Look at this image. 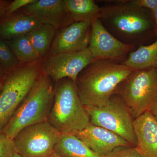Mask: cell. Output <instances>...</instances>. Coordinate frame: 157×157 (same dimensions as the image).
Returning <instances> with one entry per match:
<instances>
[{
	"instance_id": "3",
	"label": "cell",
	"mask_w": 157,
	"mask_h": 157,
	"mask_svg": "<svg viewBox=\"0 0 157 157\" xmlns=\"http://www.w3.org/2000/svg\"><path fill=\"white\" fill-rule=\"evenodd\" d=\"M53 81L43 73L2 133L13 139L25 128L47 121L54 98Z\"/></svg>"
},
{
	"instance_id": "24",
	"label": "cell",
	"mask_w": 157,
	"mask_h": 157,
	"mask_svg": "<svg viewBox=\"0 0 157 157\" xmlns=\"http://www.w3.org/2000/svg\"><path fill=\"white\" fill-rule=\"evenodd\" d=\"M36 1V0H14L12 1L8 6L4 17L9 16L18 10H21L24 7L33 4Z\"/></svg>"
},
{
	"instance_id": "18",
	"label": "cell",
	"mask_w": 157,
	"mask_h": 157,
	"mask_svg": "<svg viewBox=\"0 0 157 157\" xmlns=\"http://www.w3.org/2000/svg\"><path fill=\"white\" fill-rule=\"evenodd\" d=\"M73 21L91 24L98 18L101 8L93 0H64Z\"/></svg>"
},
{
	"instance_id": "28",
	"label": "cell",
	"mask_w": 157,
	"mask_h": 157,
	"mask_svg": "<svg viewBox=\"0 0 157 157\" xmlns=\"http://www.w3.org/2000/svg\"><path fill=\"white\" fill-rule=\"evenodd\" d=\"M150 111L157 120V101L149 109Z\"/></svg>"
},
{
	"instance_id": "11",
	"label": "cell",
	"mask_w": 157,
	"mask_h": 157,
	"mask_svg": "<svg viewBox=\"0 0 157 157\" xmlns=\"http://www.w3.org/2000/svg\"><path fill=\"white\" fill-rule=\"evenodd\" d=\"M21 11L41 24L53 26L58 31L74 22L64 0H36Z\"/></svg>"
},
{
	"instance_id": "1",
	"label": "cell",
	"mask_w": 157,
	"mask_h": 157,
	"mask_svg": "<svg viewBox=\"0 0 157 157\" xmlns=\"http://www.w3.org/2000/svg\"><path fill=\"white\" fill-rule=\"evenodd\" d=\"M133 71L122 63L93 61L76 78L77 92L82 104L95 107L106 105L118 86Z\"/></svg>"
},
{
	"instance_id": "15",
	"label": "cell",
	"mask_w": 157,
	"mask_h": 157,
	"mask_svg": "<svg viewBox=\"0 0 157 157\" xmlns=\"http://www.w3.org/2000/svg\"><path fill=\"white\" fill-rule=\"evenodd\" d=\"M40 24L19 10L0 20V36L9 41L29 33Z\"/></svg>"
},
{
	"instance_id": "17",
	"label": "cell",
	"mask_w": 157,
	"mask_h": 157,
	"mask_svg": "<svg viewBox=\"0 0 157 157\" xmlns=\"http://www.w3.org/2000/svg\"><path fill=\"white\" fill-rule=\"evenodd\" d=\"M54 153L63 157H107L93 151L72 134H62Z\"/></svg>"
},
{
	"instance_id": "5",
	"label": "cell",
	"mask_w": 157,
	"mask_h": 157,
	"mask_svg": "<svg viewBox=\"0 0 157 157\" xmlns=\"http://www.w3.org/2000/svg\"><path fill=\"white\" fill-rule=\"evenodd\" d=\"M44 59L20 63L6 73L0 91V133L43 73Z\"/></svg>"
},
{
	"instance_id": "9",
	"label": "cell",
	"mask_w": 157,
	"mask_h": 157,
	"mask_svg": "<svg viewBox=\"0 0 157 157\" xmlns=\"http://www.w3.org/2000/svg\"><path fill=\"white\" fill-rule=\"evenodd\" d=\"M93 61L88 48L48 55L44 59L43 73L55 82L68 78L76 82L80 72Z\"/></svg>"
},
{
	"instance_id": "22",
	"label": "cell",
	"mask_w": 157,
	"mask_h": 157,
	"mask_svg": "<svg viewBox=\"0 0 157 157\" xmlns=\"http://www.w3.org/2000/svg\"><path fill=\"white\" fill-rule=\"evenodd\" d=\"M16 152L13 139L0 133V157H13Z\"/></svg>"
},
{
	"instance_id": "26",
	"label": "cell",
	"mask_w": 157,
	"mask_h": 157,
	"mask_svg": "<svg viewBox=\"0 0 157 157\" xmlns=\"http://www.w3.org/2000/svg\"><path fill=\"white\" fill-rule=\"evenodd\" d=\"M12 1L0 0V20L4 16L5 12Z\"/></svg>"
},
{
	"instance_id": "27",
	"label": "cell",
	"mask_w": 157,
	"mask_h": 157,
	"mask_svg": "<svg viewBox=\"0 0 157 157\" xmlns=\"http://www.w3.org/2000/svg\"><path fill=\"white\" fill-rule=\"evenodd\" d=\"M151 12L152 16L153 19L155 23L156 33L157 36V6L153 11H151Z\"/></svg>"
},
{
	"instance_id": "21",
	"label": "cell",
	"mask_w": 157,
	"mask_h": 157,
	"mask_svg": "<svg viewBox=\"0 0 157 157\" xmlns=\"http://www.w3.org/2000/svg\"><path fill=\"white\" fill-rule=\"evenodd\" d=\"M19 63L6 41L0 36V67L7 73Z\"/></svg>"
},
{
	"instance_id": "12",
	"label": "cell",
	"mask_w": 157,
	"mask_h": 157,
	"mask_svg": "<svg viewBox=\"0 0 157 157\" xmlns=\"http://www.w3.org/2000/svg\"><path fill=\"white\" fill-rule=\"evenodd\" d=\"M91 31V24L90 23H71L58 31L48 55L86 49L89 44Z\"/></svg>"
},
{
	"instance_id": "10",
	"label": "cell",
	"mask_w": 157,
	"mask_h": 157,
	"mask_svg": "<svg viewBox=\"0 0 157 157\" xmlns=\"http://www.w3.org/2000/svg\"><path fill=\"white\" fill-rule=\"evenodd\" d=\"M88 48L94 61L107 60L122 63L136 48L119 41L97 18L91 23L90 38Z\"/></svg>"
},
{
	"instance_id": "29",
	"label": "cell",
	"mask_w": 157,
	"mask_h": 157,
	"mask_svg": "<svg viewBox=\"0 0 157 157\" xmlns=\"http://www.w3.org/2000/svg\"><path fill=\"white\" fill-rule=\"evenodd\" d=\"M6 73L0 67V81H3V79L6 76Z\"/></svg>"
},
{
	"instance_id": "25",
	"label": "cell",
	"mask_w": 157,
	"mask_h": 157,
	"mask_svg": "<svg viewBox=\"0 0 157 157\" xmlns=\"http://www.w3.org/2000/svg\"><path fill=\"white\" fill-rule=\"evenodd\" d=\"M130 6L153 11L157 6V0H132L124 1Z\"/></svg>"
},
{
	"instance_id": "7",
	"label": "cell",
	"mask_w": 157,
	"mask_h": 157,
	"mask_svg": "<svg viewBox=\"0 0 157 157\" xmlns=\"http://www.w3.org/2000/svg\"><path fill=\"white\" fill-rule=\"evenodd\" d=\"M90 123L115 133L136 147L134 119L128 107L117 95L113 94L106 105L101 107L84 106Z\"/></svg>"
},
{
	"instance_id": "19",
	"label": "cell",
	"mask_w": 157,
	"mask_h": 157,
	"mask_svg": "<svg viewBox=\"0 0 157 157\" xmlns=\"http://www.w3.org/2000/svg\"><path fill=\"white\" fill-rule=\"evenodd\" d=\"M58 31L53 26L40 24L27 34L35 50L41 58L45 59L48 55Z\"/></svg>"
},
{
	"instance_id": "23",
	"label": "cell",
	"mask_w": 157,
	"mask_h": 157,
	"mask_svg": "<svg viewBox=\"0 0 157 157\" xmlns=\"http://www.w3.org/2000/svg\"><path fill=\"white\" fill-rule=\"evenodd\" d=\"M107 157H144L136 147L132 146H121L114 148Z\"/></svg>"
},
{
	"instance_id": "31",
	"label": "cell",
	"mask_w": 157,
	"mask_h": 157,
	"mask_svg": "<svg viewBox=\"0 0 157 157\" xmlns=\"http://www.w3.org/2000/svg\"><path fill=\"white\" fill-rule=\"evenodd\" d=\"M13 157H22L20 155L18 154V153H17V152L15 153V154L13 155Z\"/></svg>"
},
{
	"instance_id": "14",
	"label": "cell",
	"mask_w": 157,
	"mask_h": 157,
	"mask_svg": "<svg viewBox=\"0 0 157 157\" xmlns=\"http://www.w3.org/2000/svg\"><path fill=\"white\" fill-rule=\"evenodd\" d=\"M136 148L144 157H157V120L149 111L134 120Z\"/></svg>"
},
{
	"instance_id": "20",
	"label": "cell",
	"mask_w": 157,
	"mask_h": 157,
	"mask_svg": "<svg viewBox=\"0 0 157 157\" xmlns=\"http://www.w3.org/2000/svg\"><path fill=\"white\" fill-rule=\"evenodd\" d=\"M20 63L35 61L41 58L37 53L27 34L6 41Z\"/></svg>"
},
{
	"instance_id": "13",
	"label": "cell",
	"mask_w": 157,
	"mask_h": 157,
	"mask_svg": "<svg viewBox=\"0 0 157 157\" xmlns=\"http://www.w3.org/2000/svg\"><path fill=\"white\" fill-rule=\"evenodd\" d=\"M72 134L93 151L104 156L117 147L132 146L121 136L90 123L85 128Z\"/></svg>"
},
{
	"instance_id": "4",
	"label": "cell",
	"mask_w": 157,
	"mask_h": 157,
	"mask_svg": "<svg viewBox=\"0 0 157 157\" xmlns=\"http://www.w3.org/2000/svg\"><path fill=\"white\" fill-rule=\"evenodd\" d=\"M56 82L48 121L62 135L85 128L90 123V117L78 96L76 82L68 78Z\"/></svg>"
},
{
	"instance_id": "30",
	"label": "cell",
	"mask_w": 157,
	"mask_h": 157,
	"mask_svg": "<svg viewBox=\"0 0 157 157\" xmlns=\"http://www.w3.org/2000/svg\"><path fill=\"white\" fill-rule=\"evenodd\" d=\"M49 157H63L60 156L59 155H57L55 153H54L53 154L51 155Z\"/></svg>"
},
{
	"instance_id": "2",
	"label": "cell",
	"mask_w": 157,
	"mask_h": 157,
	"mask_svg": "<svg viewBox=\"0 0 157 157\" xmlns=\"http://www.w3.org/2000/svg\"><path fill=\"white\" fill-rule=\"evenodd\" d=\"M117 2L101 8L98 19L120 42L135 48L143 45L144 36L155 31L152 12L148 13L151 11L130 6L124 1Z\"/></svg>"
},
{
	"instance_id": "16",
	"label": "cell",
	"mask_w": 157,
	"mask_h": 157,
	"mask_svg": "<svg viewBox=\"0 0 157 157\" xmlns=\"http://www.w3.org/2000/svg\"><path fill=\"white\" fill-rule=\"evenodd\" d=\"M122 63L134 70H157V39L151 44L141 45L133 51Z\"/></svg>"
},
{
	"instance_id": "6",
	"label": "cell",
	"mask_w": 157,
	"mask_h": 157,
	"mask_svg": "<svg viewBox=\"0 0 157 157\" xmlns=\"http://www.w3.org/2000/svg\"><path fill=\"white\" fill-rule=\"evenodd\" d=\"M114 94L123 101L135 119L157 101V70H134L118 86Z\"/></svg>"
},
{
	"instance_id": "32",
	"label": "cell",
	"mask_w": 157,
	"mask_h": 157,
	"mask_svg": "<svg viewBox=\"0 0 157 157\" xmlns=\"http://www.w3.org/2000/svg\"><path fill=\"white\" fill-rule=\"evenodd\" d=\"M3 86V82L2 81H0V91H1V90L2 89V88Z\"/></svg>"
},
{
	"instance_id": "8",
	"label": "cell",
	"mask_w": 157,
	"mask_h": 157,
	"mask_svg": "<svg viewBox=\"0 0 157 157\" xmlns=\"http://www.w3.org/2000/svg\"><path fill=\"white\" fill-rule=\"evenodd\" d=\"M61 135L47 121L25 128L13 141L16 152L22 157H49Z\"/></svg>"
}]
</instances>
